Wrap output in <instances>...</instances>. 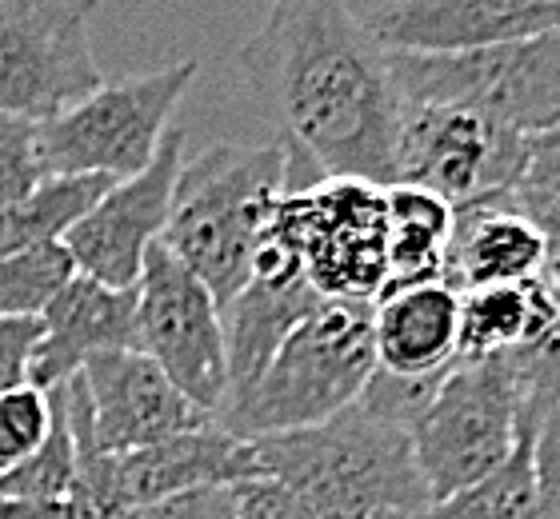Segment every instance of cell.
Here are the masks:
<instances>
[{
    "mask_svg": "<svg viewBox=\"0 0 560 519\" xmlns=\"http://www.w3.org/2000/svg\"><path fill=\"white\" fill-rule=\"evenodd\" d=\"M236 60L316 173L393 188L400 96L388 48L345 0H272Z\"/></svg>",
    "mask_w": 560,
    "mask_h": 519,
    "instance_id": "6da1fadb",
    "label": "cell"
},
{
    "mask_svg": "<svg viewBox=\"0 0 560 519\" xmlns=\"http://www.w3.org/2000/svg\"><path fill=\"white\" fill-rule=\"evenodd\" d=\"M253 480H277L320 519L412 516L429 504L409 427L357 400L316 427L248 439Z\"/></svg>",
    "mask_w": 560,
    "mask_h": 519,
    "instance_id": "7a4b0ae2",
    "label": "cell"
},
{
    "mask_svg": "<svg viewBox=\"0 0 560 519\" xmlns=\"http://www.w3.org/2000/svg\"><path fill=\"white\" fill-rule=\"evenodd\" d=\"M284 180V137L265 144H212L180 164L161 244L212 292L217 308L253 280Z\"/></svg>",
    "mask_w": 560,
    "mask_h": 519,
    "instance_id": "3957f363",
    "label": "cell"
},
{
    "mask_svg": "<svg viewBox=\"0 0 560 519\" xmlns=\"http://www.w3.org/2000/svg\"><path fill=\"white\" fill-rule=\"evenodd\" d=\"M376 371L373 304L325 300L277 347L257 388L217 420L236 439L316 427L357 404Z\"/></svg>",
    "mask_w": 560,
    "mask_h": 519,
    "instance_id": "277c9868",
    "label": "cell"
},
{
    "mask_svg": "<svg viewBox=\"0 0 560 519\" xmlns=\"http://www.w3.org/2000/svg\"><path fill=\"white\" fill-rule=\"evenodd\" d=\"M265 244L301 264L320 300L376 304L388 272V188L340 176L289 188Z\"/></svg>",
    "mask_w": 560,
    "mask_h": 519,
    "instance_id": "5b68a950",
    "label": "cell"
},
{
    "mask_svg": "<svg viewBox=\"0 0 560 519\" xmlns=\"http://www.w3.org/2000/svg\"><path fill=\"white\" fill-rule=\"evenodd\" d=\"M400 104H444L521 137L560 125V33L477 52H388Z\"/></svg>",
    "mask_w": 560,
    "mask_h": 519,
    "instance_id": "8992f818",
    "label": "cell"
},
{
    "mask_svg": "<svg viewBox=\"0 0 560 519\" xmlns=\"http://www.w3.org/2000/svg\"><path fill=\"white\" fill-rule=\"evenodd\" d=\"M525 408L504 356L456 359L409 424L412 460L429 504L497 472L513 456Z\"/></svg>",
    "mask_w": 560,
    "mask_h": 519,
    "instance_id": "52a82bcc",
    "label": "cell"
},
{
    "mask_svg": "<svg viewBox=\"0 0 560 519\" xmlns=\"http://www.w3.org/2000/svg\"><path fill=\"white\" fill-rule=\"evenodd\" d=\"M200 60H176L168 69L101 84L57 120L36 128V156L45 176H108L129 180L144 173L168 137L176 104L188 93Z\"/></svg>",
    "mask_w": 560,
    "mask_h": 519,
    "instance_id": "ba28073f",
    "label": "cell"
},
{
    "mask_svg": "<svg viewBox=\"0 0 560 519\" xmlns=\"http://www.w3.org/2000/svg\"><path fill=\"white\" fill-rule=\"evenodd\" d=\"M101 84L89 4L0 0V113L45 125Z\"/></svg>",
    "mask_w": 560,
    "mask_h": 519,
    "instance_id": "9c48e42d",
    "label": "cell"
},
{
    "mask_svg": "<svg viewBox=\"0 0 560 519\" xmlns=\"http://www.w3.org/2000/svg\"><path fill=\"white\" fill-rule=\"evenodd\" d=\"M525 161V137L465 108L400 104L393 188H417L448 208L509 192Z\"/></svg>",
    "mask_w": 560,
    "mask_h": 519,
    "instance_id": "30bf717a",
    "label": "cell"
},
{
    "mask_svg": "<svg viewBox=\"0 0 560 519\" xmlns=\"http://www.w3.org/2000/svg\"><path fill=\"white\" fill-rule=\"evenodd\" d=\"M137 352L200 412L217 415L229 384L221 308L164 244H152L137 280Z\"/></svg>",
    "mask_w": 560,
    "mask_h": 519,
    "instance_id": "8fae6325",
    "label": "cell"
},
{
    "mask_svg": "<svg viewBox=\"0 0 560 519\" xmlns=\"http://www.w3.org/2000/svg\"><path fill=\"white\" fill-rule=\"evenodd\" d=\"M185 164V132L168 128L161 152L144 173L117 180L89 208V216L65 236V252L81 276H93L105 288H137L144 256L161 244L173 188Z\"/></svg>",
    "mask_w": 560,
    "mask_h": 519,
    "instance_id": "7c38bea8",
    "label": "cell"
},
{
    "mask_svg": "<svg viewBox=\"0 0 560 519\" xmlns=\"http://www.w3.org/2000/svg\"><path fill=\"white\" fill-rule=\"evenodd\" d=\"M93 444L101 456H129L185 432L212 427V415L200 412L149 356L140 352H101L81 368Z\"/></svg>",
    "mask_w": 560,
    "mask_h": 519,
    "instance_id": "4fadbf2b",
    "label": "cell"
},
{
    "mask_svg": "<svg viewBox=\"0 0 560 519\" xmlns=\"http://www.w3.org/2000/svg\"><path fill=\"white\" fill-rule=\"evenodd\" d=\"M316 288L304 280L301 264L292 256L277 252L269 244H260L257 268L253 280L236 292L233 300L221 308L224 323V368H229V384H224V400L212 415V424L224 412H233L245 400L265 368L272 364L277 347L289 340V332L304 316H313L320 308Z\"/></svg>",
    "mask_w": 560,
    "mask_h": 519,
    "instance_id": "5bb4252c",
    "label": "cell"
},
{
    "mask_svg": "<svg viewBox=\"0 0 560 519\" xmlns=\"http://www.w3.org/2000/svg\"><path fill=\"white\" fill-rule=\"evenodd\" d=\"M369 28L388 52H477L560 33V0H397Z\"/></svg>",
    "mask_w": 560,
    "mask_h": 519,
    "instance_id": "9a60e30c",
    "label": "cell"
},
{
    "mask_svg": "<svg viewBox=\"0 0 560 519\" xmlns=\"http://www.w3.org/2000/svg\"><path fill=\"white\" fill-rule=\"evenodd\" d=\"M40 323L33 388L57 392L101 352H137V288H105L77 272L40 311Z\"/></svg>",
    "mask_w": 560,
    "mask_h": 519,
    "instance_id": "2e32d148",
    "label": "cell"
},
{
    "mask_svg": "<svg viewBox=\"0 0 560 519\" xmlns=\"http://www.w3.org/2000/svg\"><path fill=\"white\" fill-rule=\"evenodd\" d=\"M540 272H545V236L516 208L513 192H492L453 208L444 284L456 296L497 284H528Z\"/></svg>",
    "mask_w": 560,
    "mask_h": 519,
    "instance_id": "e0dca14e",
    "label": "cell"
},
{
    "mask_svg": "<svg viewBox=\"0 0 560 519\" xmlns=\"http://www.w3.org/2000/svg\"><path fill=\"white\" fill-rule=\"evenodd\" d=\"M113 472H117L120 508L132 511L192 487L245 484L253 480V463H248V439H236L212 424L129 456H113Z\"/></svg>",
    "mask_w": 560,
    "mask_h": 519,
    "instance_id": "ac0fdd59",
    "label": "cell"
},
{
    "mask_svg": "<svg viewBox=\"0 0 560 519\" xmlns=\"http://www.w3.org/2000/svg\"><path fill=\"white\" fill-rule=\"evenodd\" d=\"M376 371L397 380H436L456 364L460 296L448 284H420L373 304Z\"/></svg>",
    "mask_w": 560,
    "mask_h": 519,
    "instance_id": "d6986e66",
    "label": "cell"
},
{
    "mask_svg": "<svg viewBox=\"0 0 560 519\" xmlns=\"http://www.w3.org/2000/svg\"><path fill=\"white\" fill-rule=\"evenodd\" d=\"M453 208L417 188H388V272L376 300L393 292L444 284Z\"/></svg>",
    "mask_w": 560,
    "mask_h": 519,
    "instance_id": "ffe728a7",
    "label": "cell"
},
{
    "mask_svg": "<svg viewBox=\"0 0 560 519\" xmlns=\"http://www.w3.org/2000/svg\"><path fill=\"white\" fill-rule=\"evenodd\" d=\"M113 185L108 176H45L28 197L0 212V256L65 244Z\"/></svg>",
    "mask_w": 560,
    "mask_h": 519,
    "instance_id": "44dd1931",
    "label": "cell"
},
{
    "mask_svg": "<svg viewBox=\"0 0 560 519\" xmlns=\"http://www.w3.org/2000/svg\"><path fill=\"white\" fill-rule=\"evenodd\" d=\"M537 432L540 420L525 412L513 456L497 472L456 496L424 504L409 519H528L533 496H537Z\"/></svg>",
    "mask_w": 560,
    "mask_h": 519,
    "instance_id": "7402d4cb",
    "label": "cell"
},
{
    "mask_svg": "<svg viewBox=\"0 0 560 519\" xmlns=\"http://www.w3.org/2000/svg\"><path fill=\"white\" fill-rule=\"evenodd\" d=\"M521 392V408L545 420L560 412V288L549 280H533V323L528 335L504 356Z\"/></svg>",
    "mask_w": 560,
    "mask_h": 519,
    "instance_id": "603a6c76",
    "label": "cell"
},
{
    "mask_svg": "<svg viewBox=\"0 0 560 519\" xmlns=\"http://www.w3.org/2000/svg\"><path fill=\"white\" fill-rule=\"evenodd\" d=\"M533 323V280L460 292V344L456 359L509 356Z\"/></svg>",
    "mask_w": 560,
    "mask_h": 519,
    "instance_id": "cb8c5ba5",
    "label": "cell"
},
{
    "mask_svg": "<svg viewBox=\"0 0 560 519\" xmlns=\"http://www.w3.org/2000/svg\"><path fill=\"white\" fill-rule=\"evenodd\" d=\"M52 396V427L48 439L16 463L12 472L0 475V499H21V504H65L77 484V444H72L69 420H65V400L60 388Z\"/></svg>",
    "mask_w": 560,
    "mask_h": 519,
    "instance_id": "d4e9b609",
    "label": "cell"
},
{
    "mask_svg": "<svg viewBox=\"0 0 560 519\" xmlns=\"http://www.w3.org/2000/svg\"><path fill=\"white\" fill-rule=\"evenodd\" d=\"M72 276L77 264L65 244L0 256V316H40Z\"/></svg>",
    "mask_w": 560,
    "mask_h": 519,
    "instance_id": "484cf974",
    "label": "cell"
},
{
    "mask_svg": "<svg viewBox=\"0 0 560 519\" xmlns=\"http://www.w3.org/2000/svg\"><path fill=\"white\" fill-rule=\"evenodd\" d=\"M516 208L540 236L560 232V125L525 137V161L516 173V185L509 188Z\"/></svg>",
    "mask_w": 560,
    "mask_h": 519,
    "instance_id": "4316f807",
    "label": "cell"
},
{
    "mask_svg": "<svg viewBox=\"0 0 560 519\" xmlns=\"http://www.w3.org/2000/svg\"><path fill=\"white\" fill-rule=\"evenodd\" d=\"M52 427V396L24 384L16 392L0 396V475L24 463Z\"/></svg>",
    "mask_w": 560,
    "mask_h": 519,
    "instance_id": "83f0119b",
    "label": "cell"
},
{
    "mask_svg": "<svg viewBox=\"0 0 560 519\" xmlns=\"http://www.w3.org/2000/svg\"><path fill=\"white\" fill-rule=\"evenodd\" d=\"M36 128L33 120L0 113V212L33 192L45 173L36 156Z\"/></svg>",
    "mask_w": 560,
    "mask_h": 519,
    "instance_id": "f1b7e54d",
    "label": "cell"
},
{
    "mask_svg": "<svg viewBox=\"0 0 560 519\" xmlns=\"http://www.w3.org/2000/svg\"><path fill=\"white\" fill-rule=\"evenodd\" d=\"M40 332H45L40 316H0V396L33 384Z\"/></svg>",
    "mask_w": 560,
    "mask_h": 519,
    "instance_id": "f546056e",
    "label": "cell"
},
{
    "mask_svg": "<svg viewBox=\"0 0 560 519\" xmlns=\"http://www.w3.org/2000/svg\"><path fill=\"white\" fill-rule=\"evenodd\" d=\"M129 519H236V484L192 487L180 496L132 508Z\"/></svg>",
    "mask_w": 560,
    "mask_h": 519,
    "instance_id": "4dcf8cb0",
    "label": "cell"
},
{
    "mask_svg": "<svg viewBox=\"0 0 560 519\" xmlns=\"http://www.w3.org/2000/svg\"><path fill=\"white\" fill-rule=\"evenodd\" d=\"M528 519H560V412H549L537 432V496Z\"/></svg>",
    "mask_w": 560,
    "mask_h": 519,
    "instance_id": "1f68e13d",
    "label": "cell"
},
{
    "mask_svg": "<svg viewBox=\"0 0 560 519\" xmlns=\"http://www.w3.org/2000/svg\"><path fill=\"white\" fill-rule=\"evenodd\" d=\"M236 519H320L304 499H296L277 480L236 484Z\"/></svg>",
    "mask_w": 560,
    "mask_h": 519,
    "instance_id": "d6a6232c",
    "label": "cell"
},
{
    "mask_svg": "<svg viewBox=\"0 0 560 519\" xmlns=\"http://www.w3.org/2000/svg\"><path fill=\"white\" fill-rule=\"evenodd\" d=\"M540 276L549 280L552 288H560V232L557 236H545V272Z\"/></svg>",
    "mask_w": 560,
    "mask_h": 519,
    "instance_id": "836d02e7",
    "label": "cell"
},
{
    "mask_svg": "<svg viewBox=\"0 0 560 519\" xmlns=\"http://www.w3.org/2000/svg\"><path fill=\"white\" fill-rule=\"evenodd\" d=\"M376 519H409V516H400V511H385V516H376Z\"/></svg>",
    "mask_w": 560,
    "mask_h": 519,
    "instance_id": "e575fe53",
    "label": "cell"
}]
</instances>
